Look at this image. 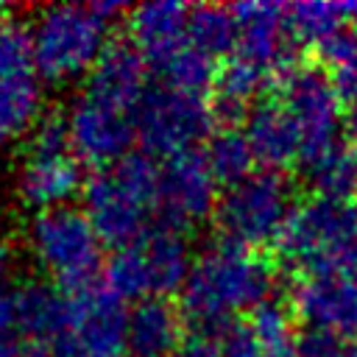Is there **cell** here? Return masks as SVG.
Segmentation results:
<instances>
[{"mask_svg": "<svg viewBox=\"0 0 357 357\" xmlns=\"http://www.w3.org/2000/svg\"><path fill=\"white\" fill-rule=\"evenodd\" d=\"M273 279V265L262 254L218 240L192 259L178 310L192 326V335L218 340L234 324L237 312H254L271 301Z\"/></svg>", "mask_w": 357, "mask_h": 357, "instance_id": "cell-1", "label": "cell"}, {"mask_svg": "<svg viewBox=\"0 0 357 357\" xmlns=\"http://www.w3.org/2000/svg\"><path fill=\"white\" fill-rule=\"evenodd\" d=\"M120 14H128L120 3H53L39 8L28 25L42 81L67 84L89 75L103 56L109 28Z\"/></svg>", "mask_w": 357, "mask_h": 357, "instance_id": "cell-2", "label": "cell"}, {"mask_svg": "<svg viewBox=\"0 0 357 357\" xmlns=\"http://www.w3.org/2000/svg\"><path fill=\"white\" fill-rule=\"evenodd\" d=\"M276 254L301 279L357 273V201H298L276 237Z\"/></svg>", "mask_w": 357, "mask_h": 357, "instance_id": "cell-3", "label": "cell"}, {"mask_svg": "<svg viewBox=\"0 0 357 357\" xmlns=\"http://www.w3.org/2000/svg\"><path fill=\"white\" fill-rule=\"evenodd\" d=\"M162 167L148 153H128L98 167L84 184V212L103 243L123 248L139 240L156 218Z\"/></svg>", "mask_w": 357, "mask_h": 357, "instance_id": "cell-4", "label": "cell"}, {"mask_svg": "<svg viewBox=\"0 0 357 357\" xmlns=\"http://www.w3.org/2000/svg\"><path fill=\"white\" fill-rule=\"evenodd\" d=\"M192 268L184 231L153 223L139 240L114 248L106 262L103 284L123 301L167 298L181 290Z\"/></svg>", "mask_w": 357, "mask_h": 357, "instance_id": "cell-5", "label": "cell"}, {"mask_svg": "<svg viewBox=\"0 0 357 357\" xmlns=\"http://www.w3.org/2000/svg\"><path fill=\"white\" fill-rule=\"evenodd\" d=\"M81 162L73 153L67 117L42 114V120L28 134L25 162L17 173V192L25 206L36 212H50L70 206L75 195L84 192Z\"/></svg>", "mask_w": 357, "mask_h": 357, "instance_id": "cell-6", "label": "cell"}, {"mask_svg": "<svg viewBox=\"0 0 357 357\" xmlns=\"http://www.w3.org/2000/svg\"><path fill=\"white\" fill-rule=\"evenodd\" d=\"M290 181L276 170H254L234 187H226L215 206L218 240L257 251L259 245L276 243L293 201Z\"/></svg>", "mask_w": 357, "mask_h": 357, "instance_id": "cell-7", "label": "cell"}, {"mask_svg": "<svg viewBox=\"0 0 357 357\" xmlns=\"http://www.w3.org/2000/svg\"><path fill=\"white\" fill-rule=\"evenodd\" d=\"M100 234L84 209L61 206L36 212L28 223V248L42 271L64 290L95 284L100 268Z\"/></svg>", "mask_w": 357, "mask_h": 357, "instance_id": "cell-8", "label": "cell"}, {"mask_svg": "<svg viewBox=\"0 0 357 357\" xmlns=\"http://www.w3.org/2000/svg\"><path fill=\"white\" fill-rule=\"evenodd\" d=\"M42 75L33 61L31 25L0 20V148L22 139L42 120Z\"/></svg>", "mask_w": 357, "mask_h": 357, "instance_id": "cell-9", "label": "cell"}, {"mask_svg": "<svg viewBox=\"0 0 357 357\" xmlns=\"http://www.w3.org/2000/svg\"><path fill=\"white\" fill-rule=\"evenodd\" d=\"M137 139L148 156L173 159L178 153L195 151L198 142L209 139L215 131L212 109L204 95H190L170 89L165 84L145 92L134 114Z\"/></svg>", "mask_w": 357, "mask_h": 357, "instance_id": "cell-10", "label": "cell"}, {"mask_svg": "<svg viewBox=\"0 0 357 357\" xmlns=\"http://www.w3.org/2000/svg\"><path fill=\"white\" fill-rule=\"evenodd\" d=\"M70 293V315L53 337V357H128V310L106 284H86Z\"/></svg>", "mask_w": 357, "mask_h": 357, "instance_id": "cell-11", "label": "cell"}, {"mask_svg": "<svg viewBox=\"0 0 357 357\" xmlns=\"http://www.w3.org/2000/svg\"><path fill=\"white\" fill-rule=\"evenodd\" d=\"M279 100L301 131V153L340 142L343 100L318 64H298L279 78Z\"/></svg>", "mask_w": 357, "mask_h": 357, "instance_id": "cell-12", "label": "cell"}, {"mask_svg": "<svg viewBox=\"0 0 357 357\" xmlns=\"http://www.w3.org/2000/svg\"><path fill=\"white\" fill-rule=\"evenodd\" d=\"M218 181L198 151L178 153L162 165L159 173V201L153 223L187 231L198 220L215 215L218 206Z\"/></svg>", "mask_w": 357, "mask_h": 357, "instance_id": "cell-13", "label": "cell"}, {"mask_svg": "<svg viewBox=\"0 0 357 357\" xmlns=\"http://www.w3.org/2000/svg\"><path fill=\"white\" fill-rule=\"evenodd\" d=\"M67 131L78 162L95 167H106L128 156V148L137 139V123L131 112L100 103L84 92L67 112Z\"/></svg>", "mask_w": 357, "mask_h": 357, "instance_id": "cell-14", "label": "cell"}, {"mask_svg": "<svg viewBox=\"0 0 357 357\" xmlns=\"http://www.w3.org/2000/svg\"><path fill=\"white\" fill-rule=\"evenodd\" d=\"M231 11L237 17V59L265 70L276 81L298 67V42L284 22L287 6L240 3Z\"/></svg>", "mask_w": 357, "mask_h": 357, "instance_id": "cell-15", "label": "cell"}, {"mask_svg": "<svg viewBox=\"0 0 357 357\" xmlns=\"http://www.w3.org/2000/svg\"><path fill=\"white\" fill-rule=\"evenodd\" d=\"M290 310L307 329H321L343 343L357 340V273L298 279Z\"/></svg>", "mask_w": 357, "mask_h": 357, "instance_id": "cell-16", "label": "cell"}, {"mask_svg": "<svg viewBox=\"0 0 357 357\" xmlns=\"http://www.w3.org/2000/svg\"><path fill=\"white\" fill-rule=\"evenodd\" d=\"M81 92L100 103L137 114V106L148 92V64L134 42H109L103 56L86 75Z\"/></svg>", "mask_w": 357, "mask_h": 357, "instance_id": "cell-17", "label": "cell"}, {"mask_svg": "<svg viewBox=\"0 0 357 357\" xmlns=\"http://www.w3.org/2000/svg\"><path fill=\"white\" fill-rule=\"evenodd\" d=\"M245 139L265 170H287L301 159V131L279 98H262L245 120Z\"/></svg>", "mask_w": 357, "mask_h": 357, "instance_id": "cell-18", "label": "cell"}, {"mask_svg": "<svg viewBox=\"0 0 357 357\" xmlns=\"http://www.w3.org/2000/svg\"><path fill=\"white\" fill-rule=\"evenodd\" d=\"M190 8L181 3H142L128 8V36L134 47L142 53L148 67H156L181 45L190 42L187 36Z\"/></svg>", "mask_w": 357, "mask_h": 357, "instance_id": "cell-19", "label": "cell"}, {"mask_svg": "<svg viewBox=\"0 0 357 357\" xmlns=\"http://www.w3.org/2000/svg\"><path fill=\"white\" fill-rule=\"evenodd\" d=\"M184 315L167 298H145L128 310V357H173L184 340Z\"/></svg>", "mask_w": 357, "mask_h": 357, "instance_id": "cell-20", "label": "cell"}, {"mask_svg": "<svg viewBox=\"0 0 357 357\" xmlns=\"http://www.w3.org/2000/svg\"><path fill=\"white\" fill-rule=\"evenodd\" d=\"M17 307V329L28 340L56 337L70 315V293L64 287H53L47 282H25L14 290Z\"/></svg>", "mask_w": 357, "mask_h": 357, "instance_id": "cell-21", "label": "cell"}, {"mask_svg": "<svg viewBox=\"0 0 357 357\" xmlns=\"http://www.w3.org/2000/svg\"><path fill=\"white\" fill-rule=\"evenodd\" d=\"M298 170H301L304 184L318 198L351 201V195L357 190V181H354V151H349L343 139L301 153Z\"/></svg>", "mask_w": 357, "mask_h": 357, "instance_id": "cell-22", "label": "cell"}, {"mask_svg": "<svg viewBox=\"0 0 357 357\" xmlns=\"http://www.w3.org/2000/svg\"><path fill=\"white\" fill-rule=\"evenodd\" d=\"M204 159H206L215 181L223 187L240 184L243 178H248L254 173V165H257V156H254L245 134L237 128L212 131V137L206 139V148H204Z\"/></svg>", "mask_w": 357, "mask_h": 357, "instance_id": "cell-23", "label": "cell"}, {"mask_svg": "<svg viewBox=\"0 0 357 357\" xmlns=\"http://www.w3.org/2000/svg\"><path fill=\"white\" fill-rule=\"evenodd\" d=\"M165 86L178 89V92H190V95H204L206 89L215 86V75H218V64L215 59H209L206 53H201L195 45H181L176 53H170L165 61H159L156 67H151Z\"/></svg>", "mask_w": 357, "mask_h": 357, "instance_id": "cell-24", "label": "cell"}, {"mask_svg": "<svg viewBox=\"0 0 357 357\" xmlns=\"http://www.w3.org/2000/svg\"><path fill=\"white\" fill-rule=\"evenodd\" d=\"M190 45H195L209 59L237 50V17L223 6H195L187 22Z\"/></svg>", "mask_w": 357, "mask_h": 357, "instance_id": "cell-25", "label": "cell"}, {"mask_svg": "<svg viewBox=\"0 0 357 357\" xmlns=\"http://www.w3.org/2000/svg\"><path fill=\"white\" fill-rule=\"evenodd\" d=\"M318 67L329 75L335 92L343 103L357 98V31L340 28L318 47Z\"/></svg>", "mask_w": 357, "mask_h": 357, "instance_id": "cell-26", "label": "cell"}, {"mask_svg": "<svg viewBox=\"0 0 357 357\" xmlns=\"http://www.w3.org/2000/svg\"><path fill=\"white\" fill-rule=\"evenodd\" d=\"M284 22H287L290 36L298 45H315V47L332 33H337L340 28H346L340 3H318V0L287 6Z\"/></svg>", "mask_w": 357, "mask_h": 357, "instance_id": "cell-27", "label": "cell"}, {"mask_svg": "<svg viewBox=\"0 0 357 357\" xmlns=\"http://www.w3.org/2000/svg\"><path fill=\"white\" fill-rule=\"evenodd\" d=\"M251 326L259 335L262 346L271 357H290L293 354V310L282 301H265L251 312Z\"/></svg>", "mask_w": 357, "mask_h": 357, "instance_id": "cell-28", "label": "cell"}, {"mask_svg": "<svg viewBox=\"0 0 357 357\" xmlns=\"http://www.w3.org/2000/svg\"><path fill=\"white\" fill-rule=\"evenodd\" d=\"M220 357H271L251 321H234L220 337Z\"/></svg>", "mask_w": 357, "mask_h": 357, "instance_id": "cell-29", "label": "cell"}, {"mask_svg": "<svg viewBox=\"0 0 357 357\" xmlns=\"http://www.w3.org/2000/svg\"><path fill=\"white\" fill-rule=\"evenodd\" d=\"M343 340L329 335V332H321V329H304L296 343H293V354L296 357H340L343 351Z\"/></svg>", "mask_w": 357, "mask_h": 357, "instance_id": "cell-30", "label": "cell"}, {"mask_svg": "<svg viewBox=\"0 0 357 357\" xmlns=\"http://www.w3.org/2000/svg\"><path fill=\"white\" fill-rule=\"evenodd\" d=\"M173 357H220V343L206 335H184Z\"/></svg>", "mask_w": 357, "mask_h": 357, "instance_id": "cell-31", "label": "cell"}, {"mask_svg": "<svg viewBox=\"0 0 357 357\" xmlns=\"http://www.w3.org/2000/svg\"><path fill=\"white\" fill-rule=\"evenodd\" d=\"M39 343L28 340V337H20V335H3L0 337V357H33Z\"/></svg>", "mask_w": 357, "mask_h": 357, "instance_id": "cell-32", "label": "cell"}, {"mask_svg": "<svg viewBox=\"0 0 357 357\" xmlns=\"http://www.w3.org/2000/svg\"><path fill=\"white\" fill-rule=\"evenodd\" d=\"M17 329V307H14V293H6L0 287V337L11 335Z\"/></svg>", "mask_w": 357, "mask_h": 357, "instance_id": "cell-33", "label": "cell"}, {"mask_svg": "<svg viewBox=\"0 0 357 357\" xmlns=\"http://www.w3.org/2000/svg\"><path fill=\"white\" fill-rule=\"evenodd\" d=\"M343 131L346 137L357 145V98L351 103H346V112H343Z\"/></svg>", "mask_w": 357, "mask_h": 357, "instance_id": "cell-34", "label": "cell"}, {"mask_svg": "<svg viewBox=\"0 0 357 357\" xmlns=\"http://www.w3.org/2000/svg\"><path fill=\"white\" fill-rule=\"evenodd\" d=\"M340 11H343V22H346V28L357 31V3H340Z\"/></svg>", "mask_w": 357, "mask_h": 357, "instance_id": "cell-35", "label": "cell"}, {"mask_svg": "<svg viewBox=\"0 0 357 357\" xmlns=\"http://www.w3.org/2000/svg\"><path fill=\"white\" fill-rule=\"evenodd\" d=\"M8 268H11V254H8V245L0 243V287H3V279H6Z\"/></svg>", "mask_w": 357, "mask_h": 357, "instance_id": "cell-36", "label": "cell"}, {"mask_svg": "<svg viewBox=\"0 0 357 357\" xmlns=\"http://www.w3.org/2000/svg\"><path fill=\"white\" fill-rule=\"evenodd\" d=\"M340 357H357V340L346 343V346H343V351H340Z\"/></svg>", "mask_w": 357, "mask_h": 357, "instance_id": "cell-37", "label": "cell"}, {"mask_svg": "<svg viewBox=\"0 0 357 357\" xmlns=\"http://www.w3.org/2000/svg\"><path fill=\"white\" fill-rule=\"evenodd\" d=\"M354 181H357V148H354ZM354 195H357V190H354Z\"/></svg>", "mask_w": 357, "mask_h": 357, "instance_id": "cell-38", "label": "cell"}, {"mask_svg": "<svg viewBox=\"0 0 357 357\" xmlns=\"http://www.w3.org/2000/svg\"><path fill=\"white\" fill-rule=\"evenodd\" d=\"M0 20H6V6L0 3Z\"/></svg>", "mask_w": 357, "mask_h": 357, "instance_id": "cell-39", "label": "cell"}, {"mask_svg": "<svg viewBox=\"0 0 357 357\" xmlns=\"http://www.w3.org/2000/svg\"><path fill=\"white\" fill-rule=\"evenodd\" d=\"M290 357H296V354H290Z\"/></svg>", "mask_w": 357, "mask_h": 357, "instance_id": "cell-40", "label": "cell"}]
</instances>
